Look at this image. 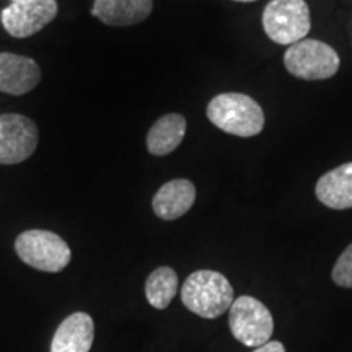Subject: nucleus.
<instances>
[{
  "label": "nucleus",
  "mask_w": 352,
  "mask_h": 352,
  "mask_svg": "<svg viewBox=\"0 0 352 352\" xmlns=\"http://www.w3.org/2000/svg\"><path fill=\"white\" fill-rule=\"evenodd\" d=\"M233 289L228 279L217 271L201 270L188 276L182 287V302L189 311L206 320L219 318L230 310Z\"/></svg>",
  "instance_id": "f257e3e1"
},
{
  "label": "nucleus",
  "mask_w": 352,
  "mask_h": 352,
  "mask_svg": "<svg viewBox=\"0 0 352 352\" xmlns=\"http://www.w3.org/2000/svg\"><path fill=\"white\" fill-rule=\"evenodd\" d=\"M208 118L215 127L236 138H253L264 127V113L252 96L220 94L208 104Z\"/></svg>",
  "instance_id": "f03ea898"
},
{
  "label": "nucleus",
  "mask_w": 352,
  "mask_h": 352,
  "mask_svg": "<svg viewBox=\"0 0 352 352\" xmlns=\"http://www.w3.org/2000/svg\"><path fill=\"white\" fill-rule=\"evenodd\" d=\"M15 252L25 264L43 272H60L72 259V252L64 239L50 230L20 233L15 240Z\"/></svg>",
  "instance_id": "7ed1b4c3"
},
{
  "label": "nucleus",
  "mask_w": 352,
  "mask_h": 352,
  "mask_svg": "<svg viewBox=\"0 0 352 352\" xmlns=\"http://www.w3.org/2000/svg\"><path fill=\"white\" fill-rule=\"evenodd\" d=\"M310 8L305 0H271L263 12V28L271 41L292 46L310 33Z\"/></svg>",
  "instance_id": "20e7f679"
},
{
  "label": "nucleus",
  "mask_w": 352,
  "mask_h": 352,
  "mask_svg": "<svg viewBox=\"0 0 352 352\" xmlns=\"http://www.w3.org/2000/svg\"><path fill=\"white\" fill-rule=\"evenodd\" d=\"M340 56L327 43L302 39L287 47L284 65L289 74L302 80H327L340 69Z\"/></svg>",
  "instance_id": "39448f33"
},
{
  "label": "nucleus",
  "mask_w": 352,
  "mask_h": 352,
  "mask_svg": "<svg viewBox=\"0 0 352 352\" xmlns=\"http://www.w3.org/2000/svg\"><path fill=\"white\" fill-rule=\"evenodd\" d=\"M228 327L236 341L246 347H256L271 341L274 320L263 302L250 296L235 298L228 310Z\"/></svg>",
  "instance_id": "423d86ee"
},
{
  "label": "nucleus",
  "mask_w": 352,
  "mask_h": 352,
  "mask_svg": "<svg viewBox=\"0 0 352 352\" xmlns=\"http://www.w3.org/2000/svg\"><path fill=\"white\" fill-rule=\"evenodd\" d=\"M38 126L23 114L7 113L0 116V165L25 162L36 151Z\"/></svg>",
  "instance_id": "0eeeda50"
},
{
  "label": "nucleus",
  "mask_w": 352,
  "mask_h": 352,
  "mask_svg": "<svg viewBox=\"0 0 352 352\" xmlns=\"http://www.w3.org/2000/svg\"><path fill=\"white\" fill-rule=\"evenodd\" d=\"M56 0H26L10 3L2 10V25L13 38H30L57 16Z\"/></svg>",
  "instance_id": "6e6552de"
},
{
  "label": "nucleus",
  "mask_w": 352,
  "mask_h": 352,
  "mask_svg": "<svg viewBox=\"0 0 352 352\" xmlns=\"http://www.w3.org/2000/svg\"><path fill=\"white\" fill-rule=\"evenodd\" d=\"M41 80V69L32 57L0 52V91L25 95L34 90Z\"/></svg>",
  "instance_id": "1a4fd4ad"
},
{
  "label": "nucleus",
  "mask_w": 352,
  "mask_h": 352,
  "mask_svg": "<svg viewBox=\"0 0 352 352\" xmlns=\"http://www.w3.org/2000/svg\"><path fill=\"white\" fill-rule=\"evenodd\" d=\"M95 338V323L88 314L69 315L56 329L51 352H90Z\"/></svg>",
  "instance_id": "9d476101"
},
{
  "label": "nucleus",
  "mask_w": 352,
  "mask_h": 352,
  "mask_svg": "<svg viewBox=\"0 0 352 352\" xmlns=\"http://www.w3.org/2000/svg\"><path fill=\"white\" fill-rule=\"evenodd\" d=\"M196 201V188L189 179L179 178L165 183L152 199V209L162 220L183 217Z\"/></svg>",
  "instance_id": "9b49d317"
},
{
  "label": "nucleus",
  "mask_w": 352,
  "mask_h": 352,
  "mask_svg": "<svg viewBox=\"0 0 352 352\" xmlns=\"http://www.w3.org/2000/svg\"><path fill=\"white\" fill-rule=\"evenodd\" d=\"M152 0H95L91 15L108 26H131L152 13Z\"/></svg>",
  "instance_id": "f8f14e48"
},
{
  "label": "nucleus",
  "mask_w": 352,
  "mask_h": 352,
  "mask_svg": "<svg viewBox=\"0 0 352 352\" xmlns=\"http://www.w3.org/2000/svg\"><path fill=\"white\" fill-rule=\"evenodd\" d=\"M316 197L329 209L344 210L352 208V162L340 165L318 179Z\"/></svg>",
  "instance_id": "ddd939ff"
},
{
  "label": "nucleus",
  "mask_w": 352,
  "mask_h": 352,
  "mask_svg": "<svg viewBox=\"0 0 352 352\" xmlns=\"http://www.w3.org/2000/svg\"><path fill=\"white\" fill-rule=\"evenodd\" d=\"M184 134H186V120L182 114H165L148 131L147 151L152 155H168L183 142Z\"/></svg>",
  "instance_id": "4468645a"
},
{
  "label": "nucleus",
  "mask_w": 352,
  "mask_h": 352,
  "mask_svg": "<svg viewBox=\"0 0 352 352\" xmlns=\"http://www.w3.org/2000/svg\"><path fill=\"white\" fill-rule=\"evenodd\" d=\"M178 292V274L168 266L157 267L145 280V297L157 310H165Z\"/></svg>",
  "instance_id": "2eb2a0df"
},
{
  "label": "nucleus",
  "mask_w": 352,
  "mask_h": 352,
  "mask_svg": "<svg viewBox=\"0 0 352 352\" xmlns=\"http://www.w3.org/2000/svg\"><path fill=\"white\" fill-rule=\"evenodd\" d=\"M331 277L334 284L340 285V287L352 289V243L338 258L333 267Z\"/></svg>",
  "instance_id": "dca6fc26"
},
{
  "label": "nucleus",
  "mask_w": 352,
  "mask_h": 352,
  "mask_svg": "<svg viewBox=\"0 0 352 352\" xmlns=\"http://www.w3.org/2000/svg\"><path fill=\"white\" fill-rule=\"evenodd\" d=\"M253 352H285V347L279 341H270L266 344L256 347Z\"/></svg>",
  "instance_id": "f3484780"
},
{
  "label": "nucleus",
  "mask_w": 352,
  "mask_h": 352,
  "mask_svg": "<svg viewBox=\"0 0 352 352\" xmlns=\"http://www.w3.org/2000/svg\"><path fill=\"white\" fill-rule=\"evenodd\" d=\"M235 2H254V0H235Z\"/></svg>",
  "instance_id": "a211bd4d"
},
{
  "label": "nucleus",
  "mask_w": 352,
  "mask_h": 352,
  "mask_svg": "<svg viewBox=\"0 0 352 352\" xmlns=\"http://www.w3.org/2000/svg\"><path fill=\"white\" fill-rule=\"evenodd\" d=\"M12 3H16V2H26V0H10Z\"/></svg>",
  "instance_id": "6ab92c4d"
}]
</instances>
